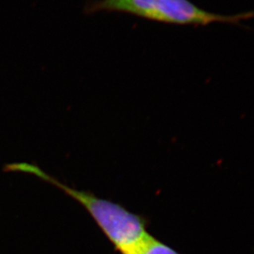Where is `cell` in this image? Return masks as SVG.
Wrapping results in <instances>:
<instances>
[{
	"label": "cell",
	"instance_id": "cell-1",
	"mask_svg": "<svg viewBox=\"0 0 254 254\" xmlns=\"http://www.w3.org/2000/svg\"><path fill=\"white\" fill-rule=\"evenodd\" d=\"M6 173H23L37 177L79 203L97 223L103 234L121 254L132 252L149 235L144 218L130 212L123 205L98 197L92 193L78 190L61 183L36 164L12 163L3 167Z\"/></svg>",
	"mask_w": 254,
	"mask_h": 254
},
{
	"label": "cell",
	"instance_id": "cell-2",
	"mask_svg": "<svg viewBox=\"0 0 254 254\" xmlns=\"http://www.w3.org/2000/svg\"><path fill=\"white\" fill-rule=\"evenodd\" d=\"M84 13L120 12L153 22L178 26L205 27L213 23L241 25L254 18V11L235 15L208 12L189 0H93L87 2Z\"/></svg>",
	"mask_w": 254,
	"mask_h": 254
},
{
	"label": "cell",
	"instance_id": "cell-3",
	"mask_svg": "<svg viewBox=\"0 0 254 254\" xmlns=\"http://www.w3.org/2000/svg\"><path fill=\"white\" fill-rule=\"evenodd\" d=\"M129 254H180L151 235L147 237Z\"/></svg>",
	"mask_w": 254,
	"mask_h": 254
}]
</instances>
